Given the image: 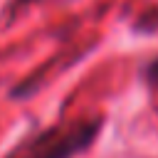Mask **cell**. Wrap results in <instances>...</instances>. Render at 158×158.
Segmentation results:
<instances>
[{"label":"cell","instance_id":"2","mask_svg":"<svg viewBox=\"0 0 158 158\" xmlns=\"http://www.w3.org/2000/svg\"><path fill=\"white\" fill-rule=\"evenodd\" d=\"M146 81L151 86H158V59H153L148 67H146Z\"/></svg>","mask_w":158,"mask_h":158},{"label":"cell","instance_id":"1","mask_svg":"<svg viewBox=\"0 0 158 158\" xmlns=\"http://www.w3.org/2000/svg\"><path fill=\"white\" fill-rule=\"evenodd\" d=\"M96 131H99V121H91V123L86 121L79 126H72L64 133H52V136L37 138L35 143L27 146L25 153H20L15 158H72L94 141Z\"/></svg>","mask_w":158,"mask_h":158}]
</instances>
